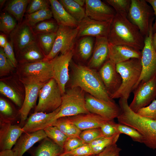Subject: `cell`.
Instances as JSON below:
<instances>
[{
    "label": "cell",
    "mask_w": 156,
    "mask_h": 156,
    "mask_svg": "<svg viewBox=\"0 0 156 156\" xmlns=\"http://www.w3.org/2000/svg\"><path fill=\"white\" fill-rule=\"evenodd\" d=\"M109 43L130 47L142 51L144 45L145 37L138 27L127 17L116 14L112 20L107 37Z\"/></svg>",
    "instance_id": "6da1fadb"
},
{
    "label": "cell",
    "mask_w": 156,
    "mask_h": 156,
    "mask_svg": "<svg viewBox=\"0 0 156 156\" xmlns=\"http://www.w3.org/2000/svg\"><path fill=\"white\" fill-rule=\"evenodd\" d=\"M72 71L70 88L79 87L92 96L106 101L113 100L95 69L71 61Z\"/></svg>",
    "instance_id": "7a4b0ae2"
},
{
    "label": "cell",
    "mask_w": 156,
    "mask_h": 156,
    "mask_svg": "<svg viewBox=\"0 0 156 156\" xmlns=\"http://www.w3.org/2000/svg\"><path fill=\"white\" fill-rule=\"evenodd\" d=\"M118 104L121 110L117 118L118 123L135 129L142 136L143 143L150 148L156 150V119L142 116L133 112L127 100H121Z\"/></svg>",
    "instance_id": "3957f363"
},
{
    "label": "cell",
    "mask_w": 156,
    "mask_h": 156,
    "mask_svg": "<svg viewBox=\"0 0 156 156\" xmlns=\"http://www.w3.org/2000/svg\"><path fill=\"white\" fill-rule=\"evenodd\" d=\"M116 69L120 75L122 83L118 90L110 96L112 99H128L139 80L142 73L141 59L131 58L116 64Z\"/></svg>",
    "instance_id": "277c9868"
},
{
    "label": "cell",
    "mask_w": 156,
    "mask_h": 156,
    "mask_svg": "<svg viewBox=\"0 0 156 156\" xmlns=\"http://www.w3.org/2000/svg\"><path fill=\"white\" fill-rule=\"evenodd\" d=\"M85 92L79 87L70 88L66 91L62 96L60 110L54 117L53 123L61 118L90 113L86 107Z\"/></svg>",
    "instance_id": "5b68a950"
},
{
    "label": "cell",
    "mask_w": 156,
    "mask_h": 156,
    "mask_svg": "<svg viewBox=\"0 0 156 156\" xmlns=\"http://www.w3.org/2000/svg\"><path fill=\"white\" fill-rule=\"evenodd\" d=\"M154 16L152 8L146 0H131L127 17L138 27L144 37L148 35L153 26Z\"/></svg>",
    "instance_id": "8992f818"
},
{
    "label": "cell",
    "mask_w": 156,
    "mask_h": 156,
    "mask_svg": "<svg viewBox=\"0 0 156 156\" xmlns=\"http://www.w3.org/2000/svg\"><path fill=\"white\" fill-rule=\"evenodd\" d=\"M23 84H44L53 78L52 65L51 61L42 60L23 64L22 65Z\"/></svg>",
    "instance_id": "52a82bcc"
},
{
    "label": "cell",
    "mask_w": 156,
    "mask_h": 156,
    "mask_svg": "<svg viewBox=\"0 0 156 156\" xmlns=\"http://www.w3.org/2000/svg\"><path fill=\"white\" fill-rule=\"evenodd\" d=\"M62 94L58 84L52 78L40 89L39 100L34 112H52L61 105Z\"/></svg>",
    "instance_id": "ba28073f"
},
{
    "label": "cell",
    "mask_w": 156,
    "mask_h": 156,
    "mask_svg": "<svg viewBox=\"0 0 156 156\" xmlns=\"http://www.w3.org/2000/svg\"><path fill=\"white\" fill-rule=\"evenodd\" d=\"M78 30V27L59 26L53 48L43 60L50 61L59 53L64 54L73 50Z\"/></svg>",
    "instance_id": "9c48e42d"
},
{
    "label": "cell",
    "mask_w": 156,
    "mask_h": 156,
    "mask_svg": "<svg viewBox=\"0 0 156 156\" xmlns=\"http://www.w3.org/2000/svg\"><path fill=\"white\" fill-rule=\"evenodd\" d=\"M152 27H151L148 35L145 37L144 45L142 51L141 59L142 73L134 90L140 83L146 82L156 76V52L152 44Z\"/></svg>",
    "instance_id": "30bf717a"
},
{
    "label": "cell",
    "mask_w": 156,
    "mask_h": 156,
    "mask_svg": "<svg viewBox=\"0 0 156 156\" xmlns=\"http://www.w3.org/2000/svg\"><path fill=\"white\" fill-rule=\"evenodd\" d=\"M86 106L89 112L99 115L108 120L117 118L121 113L118 104L113 100L106 101L88 93L85 95Z\"/></svg>",
    "instance_id": "8fae6325"
},
{
    "label": "cell",
    "mask_w": 156,
    "mask_h": 156,
    "mask_svg": "<svg viewBox=\"0 0 156 156\" xmlns=\"http://www.w3.org/2000/svg\"><path fill=\"white\" fill-rule=\"evenodd\" d=\"M133 91V98L129 105L131 109L136 113L155 99L156 76L146 82L140 83Z\"/></svg>",
    "instance_id": "7c38bea8"
},
{
    "label": "cell",
    "mask_w": 156,
    "mask_h": 156,
    "mask_svg": "<svg viewBox=\"0 0 156 156\" xmlns=\"http://www.w3.org/2000/svg\"><path fill=\"white\" fill-rule=\"evenodd\" d=\"M74 53V49L64 54L57 55L50 60L53 78L59 86L62 95L66 92V85L69 79V66Z\"/></svg>",
    "instance_id": "4fadbf2b"
},
{
    "label": "cell",
    "mask_w": 156,
    "mask_h": 156,
    "mask_svg": "<svg viewBox=\"0 0 156 156\" xmlns=\"http://www.w3.org/2000/svg\"><path fill=\"white\" fill-rule=\"evenodd\" d=\"M98 73L110 97L119 88L122 83L116 64L108 59L101 67Z\"/></svg>",
    "instance_id": "5bb4252c"
},
{
    "label": "cell",
    "mask_w": 156,
    "mask_h": 156,
    "mask_svg": "<svg viewBox=\"0 0 156 156\" xmlns=\"http://www.w3.org/2000/svg\"><path fill=\"white\" fill-rule=\"evenodd\" d=\"M9 35L14 49L19 52L36 40L32 27L25 20L21 23H18Z\"/></svg>",
    "instance_id": "9a60e30c"
},
{
    "label": "cell",
    "mask_w": 156,
    "mask_h": 156,
    "mask_svg": "<svg viewBox=\"0 0 156 156\" xmlns=\"http://www.w3.org/2000/svg\"><path fill=\"white\" fill-rule=\"evenodd\" d=\"M0 149H11L23 133L20 125H13L10 120L0 118Z\"/></svg>",
    "instance_id": "2e32d148"
},
{
    "label": "cell",
    "mask_w": 156,
    "mask_h": 156,
    "mask_svg": "<svg viewBox=\"0 0 156 156\" xmlns=\"http://www.w3.org/2000/svg\"><path fill=\"white\" fill-rule=\"evenodd\" d=\"M86 16L95 20L111 22L116 13L114 10L100 0H86Z\"/></svg>",
    "instance_id": "e0dca14e"
},
{
    "label": "cell",
    "mask_w": 156,
    "mask_h": 156,
    "mask_svg": "<svg viewBox=\"0 0 156 156\" xmlns=\"http://www.w3.org/2000/svg\"><path fill=\"white\" fill-rule=\"evenodd\" d=\"M111 21H97L86 16L79 23L77 38L85 36L107 37Z\"/></svg>",
    "instance_id": "ac0fdd59"
},
{
    "label": "cell",
    "mask_w": 156,
    "mask_h": 156,
    "mask_svg": "<svg viewBox=\"0 0 156 156\" xmlns=\"http://www.w3.org/2000/svg\"><path fill=\"white\" fill-rule=\"evenodd\" d=\"M60 106L54 111L46 113L34 112L31 114L22 127L23 133H29L43 130L52 125L54 117L59 112Z\"/></svg>",
    "instance_id": "d6986e66"
},
{
    "label": "cell",
    "mask_w": 156,
    "mask_h": 156,
    "mask_svg": "<svg viewBox=\"0 0 156 156\" xmlns=\"http://www.w3.org/2000/svg\"><path fill=\"white\" fill-rule=\"evenodd\" d=\"M64 117L67 122L74 125L81 131L100 128L104 124L109 120L91 113Z\"/></svg>",
    "instance_id": "ffe728a7"
},
{
    "label": "cell",
    "mask_w": 156,
    "mask_h": 156,
    "mask_svg": "<svg viewBox=\"0 0 156 156\" xmlns=\"http://www.w3.org/2000/svg\"><path fill=\"white\" fill-rule=\"evenodd\" d=\"M44 84H24L25 96L22 106L19 111L21 118L20 125L22 127L24 126L30 110L35 105L39 92Z\"/></svg>",
    "instance_id": "44dd1931"
},
{
    "label": "cell",
    "mask_w": 156,
    "mask_h": 156,
    "mask_svg": "<svg viewBox=\"0 0 156 156\" xmlns=\"http://www.w3.org/2000/svg\"><path fill=\"white\" fill-rule=\"evenodd\" d=\"M142 51L127 46L109 43L108 59L116 64L131 58L141 59Z\"/></svg>",
    "instance_id": "7402d4cb"
},
{
    "label": "cell",
    "mask_w": 156,
    "mask_h": 156,
    "mask_svg": "<svg viewBox=\"0 0 156 156\" xmlns=\"http://www.w3.org/2000/svg\"><path fill=\"white\" fill-rule=\"evenodd\" d=\"M47 137L43 130L23 133L17 140L12 150L16 156H23L36 143Z\"/></svg>",
    "instance_id": "603a6c76"
},
{
    "label": "cell",
    "mask_w": 156,
    "mask_h": 156,
    "mask_svg": "<svg viewBox=\"0 0 156 156\" xmlns=\"http://www.w3.org/2000/svg\"><path fill=\"white\" fill-rule=\"evenodd\" d=\"M109 44L107 37H96L92 55L88 66L94 69L101 67L108 59Z\"/></svg>",
    "instance_id": "cb8c5ba5"
},
{
    "label": "cell",
    "mask_w": 156,
    "mask_h": 156,
    "mask_svg": "<svg viewBox=\"0 0 156 156\" xmlns=\"http://www.w3.org/2000/svg\"><path fill=\"white\" fill-rule=\"evenodd\" d=\"M49 1L53 16L59 26L73 28L77 27L79 22L66 11L59 1L57 0Z\"/></svg>",
    "instance_id": "d4e9b609"
},
{
    "label": "cell",
    "mask_w": 156,
    "mask_h": 156,
    "mask_svg": "<svg viewBox=\"0 0 156 156\" xmlns=\"http://www.w3.org/2000/svg\"><path fill=\"white\" fill-rule=\"evenodd\" d=\"M63 152V148L47 137L31 152V156H60Z\"/></svg>",
    "instance_id": "484cf974"
},
{
    "label": "cell",
    "mask_w": 156,
    "mask_h": 156,
    "mask_svg": "<svg viewBox=\"0 0 156 156\" xmlns=\"http://www.w3.org/2000/svg\"><path fill=\"white\" fill-rule=\"evenodd\" d=\"M20 61L23 64L36 62L43 60L44 57L36 40L25 47L20 52Z\"/></svg>",
    "instance_id": "4316f807"
},
{
    "label": "cell",
    "mask_w": 156,
    "mask_h": 156,
    "mask_svg": "<svg viewBox=\"0 0 156 156\" xmlns=\"http://www.w3.org/2000/svg\"><path fill=\"white\" fill-rule=\"evenodd\" d=\"M30 1L29 0H12L7 5L5 10L14 17L18 23H21Z\"/></svg>",
    "instance_id": "83f0119b"
},
{
    "label": "cell",
    "mask_w": 156,
    "mask_h": 156,
    "mask_svg": "<svg viewBox=\"0 0 156 156\" xmlns=\"http://www.w3.org/2000/svg\"><path fill=\"white\" fill-rule=\"evenodd\" d=\"M92 37H82L76 44V50L79 57L83 60H87L90 57L93 50L94 41Z\"/></svg>",
    "instance_id": "f1b7e54d"
},
{
    "label": "cell",
    "mask_w": 156,
    "mask_h": 156,
    "mask_svg": "<svg viewBox=\"0 0 156 156\" xmlns=\"http://www.w3.org/2000/svg\"><path fill=\"white\" fill-rule=\"evenodd\" d=\"M66 11L79 23L86 16L85 10L74 0L59 1Z\"/></svg>",
    "instance_id": "f546056e"
},
{
    "label": "cell",
    "mask_w": 156,
    "mask_h": 156,
    "mask_svg": "<svg viewBox=\"0 0 156 156\" xmlns=\"http://www.w3.org/2000/svg\"><path fill=\"white\" fill-rule=\"evenodd\" d=\"M120 134L118 133L111 137L100 138L88 144L92 148L94 155L98 154L108 146L116 143Z\"/></svg>",
    "instance_id": "4dcf8cb0"
},
{
    "label": "cell",
    "mask_w": 156,
    "mask_h": 156,
    "mask_svg": "<svg viewBox=\"0 0 156 156\" xmlns=\"http://www.w3.org/2000/svg\"><path fill=\"white\" fill-rule=\"evenodd\" d=\"M56 33H48L36 35V41L45 57L51 51L53 46Z\"/></svg>",
    "instance_id": "1f68e13d"
},
{
    "label": "cell",
    "mask_w": 156,
    "mask_h": 156,
    "mask_svg": "<svg viewBox=\"0 0 156 156\" xmlns=\"http://www.w3.org/2000/svg\"><path fill=\"white\" fill-rule=\"evenodd\" d=\"M53 16L51 10L49 8L27 14L25 20L32 27L38 23L50 19Z\"/></svg>",
    "instance_id": "d6a6232c"
},
{
    "label": "cell",
    "mask_w": 156,
    "mask_h": 156,
    "mask_svg": "<svg viewBox=\"0 0 156 156\" xmlns=\"http://www.w3.org/2000/svg\"><path fill=\"white\" fill-rule=\"evenodd\" d=\"M44 130L47 137L59 146L63 148L68 138L57 127L52 125L49 126L45 128Z\"/></svg>",
    "instance_id": "836d02e7"
},
{
    "label": "cell",
    "mask_w": 156,
    "mask_h": 156,
    "mask_svg": "<svg viewBox=\"0 0 156 156\" xmlns=\"http://www.w3.org/2000/svg\"><path fill=\"white\" fill-rule=\"evenodd\" d=\"M48 20L40 22L32 27L33 31L36 35L56 32L59 27L57 23L56 22Z\"/></svg>",
    "instance_id": "e575fe53"
},
{
    "label": "cell",
    "mask_w": 156,
    "mask_h": 156,
    "mask_svg": "<svg viewBox=\"0 0 156 156\" xmlns=\"http://www.w3.org/2000/svg\"><path fill=\"white\" fill-rule=\"evenodd\" d=\"M17 24L16 20L10 14L2 12L0 16V30L5 34H10Z\"/></svg>",
    "instance_id": "d590c367"
},
{
    "label": "cell",
    "mask_w": 156,
    "mask_h": 156,
    "mask_svg": "<svg viewBox=\"0 0 156 156\" xmlns=\"http://www.w3.org/2000/svg\"><path fill=\"white\" fill-rule=\"evenodd\" d=\"M116 126L118 133L129 136L135 142L143 143L142 136L135 129L119 123H116Z\"/></svg>",
    "instance_id": "8d00e7d4"
},
{
    "label": "cell",
    "mask_w": 156,
    "mask_h": 156,
    "mask_svg": "<svg viewBox=\"0 0 156 156\" xmlns=\"http://www.w3.org/2000/svg\"><path fill=\"white\" fill-rule=\"evenodd\" d=\"M105 1L113 8L116 14L127 16L131 0H106Z\"/></svg>",
    "instance_id": "74e56055"
},
{
    "label": "cell",
    "mask_w": 156,
    "mask_h": 156,
    "mask_svg": "<svg viewBox=\"0 0 156 156\" xmlns=\"http://www.w3.org/2000/svg\"><path fill=\"white\" fill-rule=\"evenodd\" d=\"M0 92L11 99L18 106L21 107V99L16 92L10 86L2 82H0Z\"/></svg>",
    "instance_id": "f35d334b"
},
{
    "label": "cell",
    "mask_w": 156,
    "mask_h": 156,
    "mask_svg": "<svg viewBox=\"0 0 156 156\" xmlns=\"http://www.w3.org/2000/svg\"><path fill=\"white\" fill-rule=\"evenodd\" d=\"M104 137L100 128L83 131L80 135V138L86 143L88 144L96 139Z\"/></svg>",
    "instance_id": "ab89813d"
},
{
    "label": "cell",
    "mask_w": 156,
    "mask_h": 156,
    "mask_svg": "<svg viewBox=\"0 0 156 156\" xmlns=\"http://www.w3.org/2000/svg\"><path fill=\"white\" fill-rule=\"evenodd\" d=\"M49 1L45 0H30L25 13L29 14L39 10L49 8Z\"/></svg>",
    "instance_id": "60d3db41"
},
{
    "label": "cell",
    "mask_w": 156,
    "mask_h": 156,
    "mask_svg": "<svg viewBox=\"0 0 156 156\" xmlns=\"http://www.w3.org/2000/svg\"><path fill=\"white\" fill-rule=\"evenodd\" d=\"M136 113L144 117L156 119V99L148 106L139 110Z\"/></svg>",
    "instance_id": "b9f144b4"
},
{
    "label": "cell",
    "mask_w": 156,
    "mask_h": 156,
    "mask_svg": "<svg viewBox=\"0 0 156 156\" xmlns=\"http://www.w3.org/2000/svg\"><path fill=\"white\" fill-rule=\"evenodd\" d=\"M113 120H109L104 124L100 128L105 137H109L119 133Z\"/></svg>",
    "instance_id": "7bdbcfd3"
},
{
    "label": "cell",
    "mask_w": 156,
    "mask_h": 156,
    "mask_svg": "<svg viewBox=\"0 0 156 156\" xmlns=\"http://www.w3.org/2000/svg\"><path fill=\"white\" fill-rule=\"evenodd\" d=\"M86 143L80 138H68L63 148V153H66L73 151Z\"/></svg>",
    "instance_id": "ee69618b"
},
{
    "label": "cell",
    "mask_w": 156,
    "mask_h": 156,
    "mask_svg": "<svg viewBox=\"0 0 156 156\" xmlns=\"http://www.w3.org/2000/svg\"><path fill=\"white\" fill-rule=\"evenodd\" d=\"M63 153L76 156H85L94 155L92 148L88 143H86L71 151Z\"/></svg>",
    "instance_id": "f6af8a7d"
},
{
    "label": "cell",
    "mask_w": 156,
    "mask_h": 156,
    "mask_svg": "<svg viewBox=\"0 0 156 156\" xmlns=\"http://www.w3.org/2000/svg\"><path fill=\"white\" fill-rule=\"evenodd\" d=\"M14 47L11 42L8 41L3 48L4 52L8 61L13 67H16L17 61L14 55Z\"/></svg>",
    "instance_id": "bcb514c9"
},
{
    "label": "cell",
    "mask_w": 156,
    "mask_h": 156,
    "mask_svg": "<svg viewBox=\"0 0 156 156\" xmlns=\"http://www.w3.org/2000/svg\"><path fill=\"white\" fill-rule=\"evenodd\" d=\"M121 149L116 143L110 145L99 153L98 156H118Z\"/></svg>",
    "instance_id": "7dc6e473"
},
{
    "label": "cell",
    "mask_w": 156,
    "mask_h": 156,
    "mask_svg": "<svg viewBox=\"0 0 156 156\" xmlns=\"http://www.w3.org/2000/svg\"><path fill=\"white\" fill-rule=\"evenodd\" d=\"M13 68L7 59L3 48H0V70L1 72L5 73L10 70Z\"/></svg>",
    "instance_id": "c3c4849f"
},
{
    "label": "cell",
    "mask_w": 156,
    "mask_h": 156,
    "mask_svg": "<svg viewBox=\"0 0 156 156\" xmlns=\"http://www.w3.org/2000/svg\"><path fill=\"white\" fill-rule=\"evenodd\" d=\"M66 122V135L68 138H80L81 131L74 125L67 122L64 117Z\"/></svg>",
    "instance_id": "681fc988"
},
{
    "label": "cell",
    "mask_w": 156,
    "mask_h": 156,
    "mask_svg": "<svg viewBox=\"0 0 156 156\" xmlns=\"http://www.w3.org/2000/svg\"><path fill=\"white\" fill-rule=\"evenodd\" d=\"M0 111L5 117H9L13 114V110L11 106L5 99H0Z\"/></svg>",
    "instance_id": "f907efd6"
},
{
    "label": "cell",
    "mask_w": 156,
    "mask_h": 156,
    "mask_svg": "<svg viewBox=\"0 0 156 156\" xmlns=\"http://www.w3.org/2000/svg\"><path fill=\"white\" fill-rule=\"evenodd\" d=\"M151 6L153 10L155 16V22L153 26L152 29L153 34L156 31V0H146Z\"/></svg>",
    "instance_id": "816d5d0a"
},
{
    "label": "cell",
    "mask_w": 156,
    "mask_h": 156,
    "mask_svg": "<svg viewBox=\"0 0 156 156\" xmlns=\"http://www.w3.org/2000/svg\"><path fill=\"white\" fill-rule=\"evenodd\" d=\"M0 156H16L12 149H6L1 151Z\"/></svg>",
    "instance_id": "f5cc1de1"
},
{
    "label": "cell",
    "mask_w": 156,
    "mask_h": 156,
    "mask_svg": "<svg viewBox=\"0 0 156 156\" xmlns=\"http://www.w3.org/2000/svg\"><path fill=\"white\" fill-rule=\"evenodd\" d=\"M8 40L4 34H0V46L1 48H3L6 46Z\"/></svg>",
    "instance_id": "db71d44e"
},
{
    "label": "cell",
    "mask_w": 156,
    "mask_h": 156,
    "mask_svg": "<svg viewBox=\"0 0 156 156\" xmlns=\"http://www.w3.org/2000/svg\"><path fill=\"white\" fill-rule=\"evenodd\" d=\"M152 41L153 48L156 52V31L153 34Z\"/></svg>",
    "instance_id": "11a10c76"
},
{
    "label": "cell",
    "mask_w": 156,
    "mask_h": 156,
    "mask_svg": "<svg viewBox=\"0 0 156 156\" xmlns=\"http://www.w3.org/2000/svg\"><path fill=\"white\" fill-rule=\"evenodd\" d=\"M79 5L82 7L85 4L86 0H74Z\"/></svg>",
    "instance_id": "9f6ffc18"
},
{
    "label": "cell",
    "mask_w": 156,
    "mask_h": 156,
    "mask_svg": "<svg viewBox=\"0 0 156 156\" xmlns=\"http://www.w3.org/2000/svg\"><path fill=\"white\" fill-rule=\"evenodd\" d=\"M60 156H76L67 154L63 153L62 154H61L60 155Z\"/></svg>",
    "instance_id": "6f0895ef"
},
{
    "label": "cell",
    "mask_w": 156,
    "mask_h": 156,
    "mask_svg": "<svg viewBox=\"0 0 156 156\" xmlns=\"http://www.w3.org/2000/svg\"><path fill=\"white\" fill-rule=\"evenodd\" d=\"M5 0H0V4L1 6H2L4 3V2L5 1Z\"/></svg>",
    "instance_id": "680465c9"
},
{
    "label": "cell",
    "mask_w": 156,
    "mask_h": 156,
    "mask_svg": "<svg viewBox=\"0 0 156 156\" xmlns=\"http://www.w3.org/2000/svg\"><path fill=\"white\" fill-rule=\"evenodd\" d=\"M95 156L94 155H87V156Z\"/></svg>",
    "instance_id": "91938a15"
},
{
    "label": "cell",
    "mask_w": 156,
    "mask_h": 156,
    "mask_svg": "<svg viewBox=\"0 0 156 156\" xmlns=\"http://www.w3.org/2000/svg\"><path fill=\"white\" fill-rule=\"evenodd\" d=\"M118 156H120V155H118Z\"/></svg>",
    "instance_id": "94428289"
},
{
    "label": "cell",
    "mask_w": 156,
    "mask_h": 156,
    "mask_svg": "<svg viewBox=\"0 0 156 156\" xmlns=\"http://www.w3.org/2000/svg\"></svg>",
    "instance_id": "6125c7cd"
}]
</instances>
